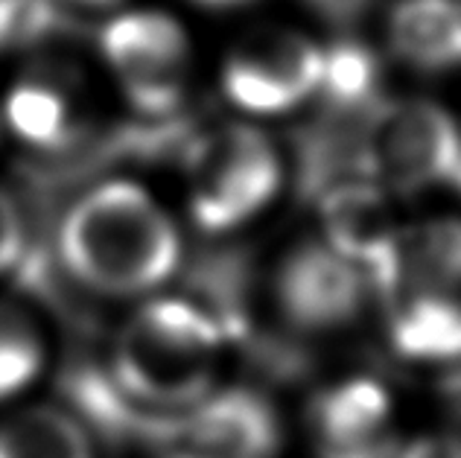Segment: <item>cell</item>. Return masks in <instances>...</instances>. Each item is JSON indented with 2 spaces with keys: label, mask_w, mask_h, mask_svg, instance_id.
<instances>
[{
  "label": "cell",
  "mask_w": 461,
  "mask_h": 458,
  "mask_svg": "<svg viewBox=\"0 0 461 458\" xmlns=\"http://www.w3.org/2000/svg\"><path fill=\"white\" fill-rule=\"evenodd\" d=\"M181 231L152 193L108 178L70 204L56 228L65 272L91 292L135 298L161 289L181 263Z\"/></svg>",
  "instance_id": "1"
},
{
  "label": "cell",
  "mask_w": 461,
  "mask_h": 458,
  "mask_svg": "<svg viewBox=\"0 0 461 458\" xmlns=\"http://www.w3.org/2000/svg\"><path fill=\"white\" fill-rule=\"evenodd\" d=\"M228 336L204 307L185 298H149L117 330L114 385L155 412H190L216 391Z\"/></svg>",
  "instance_id": "2"
},
{
  "label": "cell",
  "mask_w": 461,
  "mask_h": 458,
  "mask_svg": "<svg viewBox=\"0 0 461 458\" xmlns=\"http://www.w3.org/2000/svg\"><path fill=\"white\" fill-rule=\"evenodd\" d=\"M385 328L394 351L411 363L461 359V216H429L400 228L383 272Z\"/></svg>",
  "instance_id": "3"
},
{
  "label": "cell",
  "mask_w": 461,
  "mask_h": 458,
  "mask_svg": "<svg viewBox=\"0 0 461 458\" xmlns=\"http://www.w3.org/2000/svg\"><path fill=\"white\" fill-rule=\"evenodd\" d=\"M286 182L284 155L260 126L211 129L187 161V208L204 234H230L272 208Z\"/></svg>",
  "instance_id": "4"
},
{
  "label": "cell",
  "mask_w": 461,
  "mask_h": 458,
  "mask_svg": "<svg viewBox=\"0 0 461 458\" xmlns=\"http://www.w3.org/2000/svg\"><path fill=\"white\" fill-rule=\"evenodd\" d=\"M324 47L304 30L260 23L228 47L220 67L225 100L246 117H281L307 105L327 82Z\"/></svg>",
  "instance_id": "5"
},
{
  "label": "cell",
  "mask_w": 461,
  "mask_h": 458,
  "mask_svg": "<svg viewBox=\"0 0 461 458\" xmlns=\"http://www.w3.org/2000/svg\"><path fill=\"white\" fill-rule=\"evenodd\" d=\"M100 50L135 112L167 117L185 103L193 79V41L169 12L114 15L100 32Z\"/></svg>",
  "instance_id": "6"
},
{
  "label": "cell",
  "mask_w": 461,
  "mask_h": 458,
  "mask_svg": "<svg viewBox=\"0 0 461 458\" xmlns=\"http://www.w3.org/2000/svg\"><path fill=\"white\" fill-rule=\"evenodd\" d=\"M371 182L388 196H420L461 175V126L447 105L411 96L388 105L368 140Z\"/></svg>",
  "instance_id": "7"
},
{
  "label": "cell",
  "mask_w": 461,
  "mask_h": 458,
  "mask_svg": "<svg viewBox=\"0 0 461 458\" xmlns=\"http://www.w3.org/2000/svg\"><path fill=\"white\" fill-rule=\"evenodd\" d=\"M368 274L321 237L286 248L272 272V301L286 328L304 336H330L359 319Z\"/></svg>",
  "instance_id": "8"
},
{
  "label": "cell",
  "mask_w": 461,
  "mask_h": 458,
  "mask_svg": "<svg viewBox=\"0 0 461 458\" xmlns=\"http://www.w3.org/2000/svg\"><path fill=\"white\" fill-rule=\"evenodd\" d=\"M307 436L315 458H394V400L371 377H350L312 397Z\"/></svg>",
  "instance_id": "9"
},
{
  "label": "cell",
  "mask_w": 461,
  "mask_h": 458,
  "mask_svg": "<svg viewBox=\"0 0 461 458\" xmlns=\"http://www.w3.org/2000/svg\"><path fill=\"white\" fill-rule=\"evenodd\" d=\"M277 441L275 409L251 389H216L181 420L185 458H272Z\"/></svg>",
  "instance_id": "10"
},
{
  "label": "cell",
  "mask_w": 461,
  "mask_h": 458,
  "mask_svg": "<svg viewBox=\"0 0 461 458\" xmlns=\"http://www.w3.org/2000/svg\"><path fill=\"white\" fill-rule=\"evenodd\" d=\"M321 225L324 243L371 274V283L383 272L400 234L392 196L374 182L336 187L321 204Z\"/></svg>",
  "instance_id": "11"
},
{
  "label": "cell",
  "mask_w": 461,
  "mask_h": 458,
  "mask_svg": "<svg viewBox=\"0 0 461 458\" xmlns=\"http://www.w3.org/2000/svg\"><path fill=\"white\" fill-rule=\"evenodd\" d=\"M385 44L415 74L461 70V0H394L385 12Z\"/></svg>",
  "instance_id": "12"
},
{
  "label": "cell",
  "mask_w": 461,
  "mask_h": 458,
  "mask_svg": "<svg viewBox=\"0 0 461 458\" xmlns=\"http://www.w3.org/2000/svg\"><path fill=\"white\" fill-rule=\"evenodd\" d=\"M6 123L41 152H65L79 138V120L68 94L44 79L18 82L6 96Z\"/></svg>",
  "instance_id": "13"
},
{
  "label": "cell",
  "mask_w": 461,
  "mask_h": 458,
  "mask_svg": "<svg viewBox=\"0 0 461 458\" xmlns=\"http://www.w3.org/2000/svg\"><path fill=\"white\" fill-rule=\"evenodd\" d=\"M0 458H94V450L70 415L30 406L0 420Z\"/></svg>",
  "instance_id": "14"
},
{
  "label": "cell",
  "mask_w": 461,
  "mask_h": 458,
  "mask_svg": "<svg viewBox=\"0 0 461 458\" xmlns=\"http://www.w3.org/2000/svg\"><path fill=\"white\" fill-rule=\"evenodd\" d=\"M47 345L39 321L18 304L0 301V400H9L39 377Z\"/></svg>",
  "instance_id": "15"
},
{
  "label": "cell",
  "mask_w": 461,
  "mask_h": 458,
  "mask_svg": "<svg viewBox=\"0 0 461 458\" xmlns=\"http://www.w3.org/2000/svg\"><path fill=\"white\" fill-rule=\"evenodd\" d=\"M70 27L59 0H0V53L30 50Z\"/></svg>",
  "instance_id": "16"
},
{
  "label": "cell",
  "mask_w": 461,
  "mask_h": 458,
  "mask_svg": "<svg viewBox=\"0 0 461 458\" xmlns=\"http://www.w3.org/2000/svg\"><path fill=\"white\" fill-rule=\"evenodd\" d=\"M27 222L18 202L0 187V274L18 269L27 257Z\"/></svg>",
  "instance_id": "17"
},
{
  "label": "cell",
  "mask_w": 461,
  "mask_h": 458,
  "mask_svg": "<svg viewBox=\"0 0 461 458\" xmlns=\"http://www.w3.org/2000/svg\"><path fill=\"white\" fill-rule=\"evenodd\" d=\"M394 458H461V444L450 438H423L411 447H400Z\"/></svg>",
  "instance_id": "18"
},
{
  "label": "cell",
  "mask_w": 461,
  "mask_h": 458,
  "mask_svg": "<svg viewBox=\"0 0 461 458\" xmlns=\"http://www.w3.org/2000/svg\"><path fill=\"white\" fill-rule=\"evenodd\" d=\"M196 4L204 6V9L225 12V9H240V6H246V4H251V0H196Z\"/></svg>",
  "instance_id": "19"
},
{
  "label": "cell",
  "mask_w": 461,
  "mask_h": 458,
  "mask_svg": "<svg viewBox=\"0 0 461 458\" xmlns=\"http://www.w3.org/2000/svg\"><path fill=\"white\" fill-rule=\"evenodd\" d=\"M77 4H82V6H112L114 0H77Z\"/></svg>",
  "instance_id": "20"
}]
</instances>
